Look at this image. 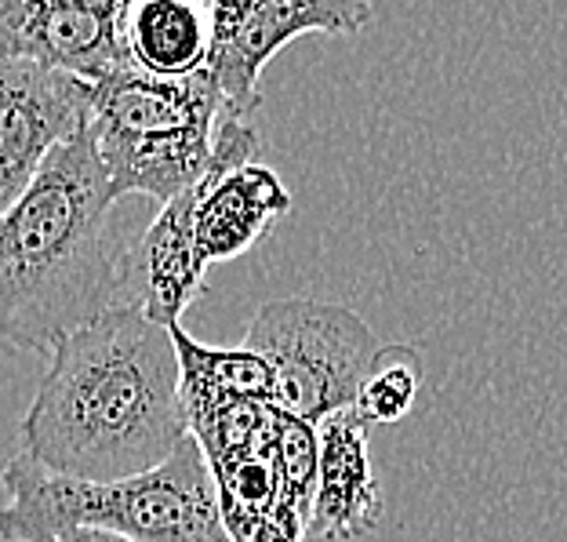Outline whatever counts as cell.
Instances as JSON below:
<instances>
[{
  "label": "cell",
  "instance_id": "cell-1",
  "mask_svg": "<svg viewBox=\"0 0 567 542\" xmlns=\"http://www.w3.org/2000/svg\"><path fill=\"white\" fill-rule=\"evenodd\" d=\"M189 437L172 331L121 303L70 331L19 422L22 456L70 481L150 473Z\"/></svg>",
  "mask_w": 567,
  "mask_h": 542
},
{
  "label": "cell",
  "instance_id": "cell-2",
  "mask_svg": "<svg viewBox=\"0 0 567 542\" xmlns=\"http://www.w3.org/2000/svg\"><path fill=\"white\" fill-rule=\"evenodd\" d=\"M113 204L84 127L0 218V346L51 357L70 331L121 306L127 248L110 226Z\"/></svg>",
  "mask_w": 567,
  "mask_h": 542
},
{
  "label": "cell",
  "instance_id": "cell-3",
  "mask_svg": "<svg viewBox=\"0 0 567 542\" xmlns=\"http://www.w3.org/2000/svg\"><path fill=\"white\" fill-rule=\"evenodd\" d=\"M0 484L8 492L0 507L4 542H51L70 528H92L124 542H234L218 513L212 467L193 437L164 467L110 484L48 473L19 451L0 470Z\"/></svg>",
  "mask_w": 567,
  "mask_h": 542
},
{
  "label": "cell",
  "instance_id": "cell-4",
  "mask_svg": "<svg viewBox=\"0 0 567 542\" xmlns=\"http://www.w3.org/2000/svg\"><path fill=\"white\" fill-rule=\"evenodd\" d=\"M226 113L223 92L204 70L178 81L124 70L95 84L87 127L113 197L142 193L164 208L200 190Z\"/></svg>",
  "mask_w": 567,
  "mask_h": 542
},
{
  "label": "cell",
  "instance_id": "cell-5",
  "mask_svg": "<svg viewBox=\"0 0 567 542\" xmlns=\"http://www.w3.org/2000/svg\"><path fill=\"white\" fill-rule=\"evenodd\" d=\"M248 350L274 371V408L309 426L350 411L379 339L353 309L317 299H277L248 325Z\"/></svg>",
  "mask_w": 567,
  "mask_h": 542
},
{
  "label": "cell",
  "instance_id": "cell-6",
  "mask_svg": "<svg viewBox=\"0 0 567 542\" xmlns=\"http://www.w3.org/2000/svg\"><path fill=\"white\" fill-rule=\"evenodd\" d=\"M375 19L364 0H251V4H208L212 41L204 73L223 92L226 110L248 121L262 106V70L284 44L302 33L350 37Z\"/></svg>",
  "mask_w": 567,
  "mask_h": 542
},
{
  "label": "cell",
  "instance_id": "cell-7",
  "mask_svg": "<svg viewBox=\"0 0 567 542\" xmlns=\"http://www.w3.org/2000/svg\"><path fill=\"white\" fill-rule=\"evenodd\" d=\"M92 121V84L0 55V218Z\"/></svg>",
  "mask_w": 567,
  "mask_h": 542
},
{
  "label": "cell",
  "instance_id": "cell-8",
  "mask_svg": "<svg viewBox=\"0 0 567 542\" xmlns=\"http://www.w3.org/2000/svg\"><path fill=\"white\" fill-rule=\"evenodd\" d=\"M127 0H0V55L102 84L132 67Z\"/></svg>",
  "mask_w": 567,
  "mask_h": 542
},
{
  "label": "cell",
  "instance_id": "cell-9",
  "mask_svg": "<svg viewBox=\"0 0 567 542\" xmlns=\"http://www.w3.org/2000/svg\"><path fill=\"white\" fill-rule=\"evenodd\" d=\"M193 208H197V190L164 204L146 234L124 255V292L132 288V306L161 328H178L183 314L204 292L208 263L193 234Z\"/></svg>",
  "mask_w": 567,
  "mask_h": 542
},
{
  "label": "cell",
  "instance_id": "cell-10",
  "mask_svg": "<svg viewBox=\"0 0 567 542\" xmlns=\"http://www.w3.org/2000/svg\"><path fill=\"white\" fill-rule=\"evenodd\" d=\"M317 437L320 459L309 532L334 542H350L375 532L382 518V488L375 470H371L368 426L350 408L320 422Z\"/></svg>",
  "mask_w": 567,
  "mask_h": 542
},
{
  "label": "cell",
  "instance_id": "cell-11",
  "mask_svg": "<svg viewBox=\"0 0 567 542\" xmlns=\"http://www.w3.org/2000/svg\"><path fill=\"white\" fill-rule=\"evenodd\" d=\"M291 212V190L266 164H244L212 183H200L193 234L204 263H229L262 244Z\"/></svg>",
  "mask_w": 567,
  "mask_h": 542
},
{
  "label": "cell",
  "instance_id": "cell-12",
  "mask_svg": "<svg viewBox=\"0 0 567 542\" xmlns=\"http://www.w3.org/2000/svg\"><path fill=\"white\" fill-rule=\"evenodd\" d=\"M127 55L132 67L146 76L178 81L193 76L208 62L212 22L208 4H189V0H138L127 4L124 19Z\"/></svg>",
  "mask_w": 567,
  "mask_h": 542
},
{
  "label": "cell",
  "instance_id": "cell-13",
  "mask_svg": "<svg viewBox=\"0 0 567 542\" xmlns=\"http://www.w3.org/2000/svg\"><path fill=\"white\" fill-rule=\"evenodd\" d=\"M178 357L183 405H218V401H266L274 405V371L248 346H204L189 331L167 328Z\"/></svg>",
  "mask_w": 567,
  "mask_h": 542
},
{
  "label": "cell",
  "instance_id": "cell-14",
  "mask_svg": "<svg viewBox=\"0 0 567 542\" xmlns=\"http://www.w3.org/2000/svg\"><path fill=\"white\" fill-rule=\"evenodd\" d=\"M212 477L226 535L234 542H251V535L259 532L262 521L280 502V477L274 456H269V441L255 456L218 462V467H212Z\"/></svg>",
  "mask_w": 567,
  "mask_h": 542
},
{
  "label": "cell",
  "instance_id": "cell-15",
  "mask_svg": "<svg viewBox=\"0 0 567 542\" xmlns=\"http://www.w3.org/2000/svg\"><path fill=\"white\" fill-rule=\"evenodd\" d=\"M189 437L200 444L208 467L255 456L269 441L274 405L266 401H218V405H189Z\"/></svg>",
  "mask_w": 567,
  "mask_h": 542
},
{
  "label": "cell",
  "instance_id": "cell-16",
  "mask_svg": "<svg viewBox=\"0 0 567 542\" xmlns=\"http://www.w3.org/2000/svg\"><path fill=\"white\" fill-rule=\"evenodd\" d=\"M422 390V360L411 346H379L364 382L357 390L353 411L364 426L401 422L411 416Z\"/></svg>",
  "mask_w": 567,
  "mask_h": 542
},
{
  "label": "cell",
  "instance_id": "cell-17",
  "mask_svg": "<svg viewBox=\"0 0 567 542\" xmlns=\"http://www.w3.org/2000/svg\"><path fill=\"white\" fill-rule=\"evenodd\" d=\"M269 456L280 477V499L313 518V488H317V459L320 437L317 426L295 416H284L274 408V426H269Z\"/></svg>",
  "mask_w": 567,
  "mask_h": 542
},
{
  "label": "cell",
  "instance_id": "cell-18",
  "mask_svg": "<svg viewBox=\"0 0 567 542\" xmlns=\"http://www.w3.org/2000/svg\"><path fill=\"white\" fill-rule=\"evenodd\" d=\"M309 535V518L302 510H295L291 502H277V510L262 521L251 542H306Z\"/></svg>",
  "mask_w": 567,
  "mask_h": 542
},
{
  "label": "cell",
  "instance_id": "cell-19",
  "mask_svg": "<svg viewBox=\"0 0 567 542\" xmlns=\"http://www.w3.org/2000/svg\"><path fill=\"white\" fill-rule=\"evenodd\" d=\"M51 542H124V539L106 535V532H92V528H70V532H59Z\"/></svg>",
  "mask_w": 567,
  "mask_h": 542
}]
</instances>
